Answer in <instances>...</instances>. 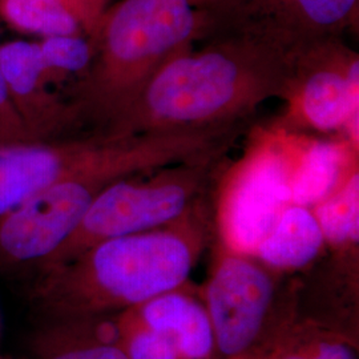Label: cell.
<instances>
[{"label":"cell","mask_w":359,"mask_h":359,"mask_svg":"<svg viewBox=\"0 0 359 359\" xmlns=\"http://www.w3.org/2000/svg\"><path fill=\"white\" fill-rule=\"evenodd\" d=\"M252 87L248 68L231 53L203 52L160 69L142 90V108L163 123H203L237 109Z\"/></svg>","instance_id":"4"},{"label":"cell","mask_w":359,"mask_h":359,"mask_svg":"<svg viewBox=\"0 0 359 359\" xmlns=\"http://www.w3.org/2000/svg\"><path fill=\"white\" fill-rule=\"evenodd\" d=\"M196 27L191 0H123L105 11L90 38V107L115 118L133 96L144 68L182 46Z\"/></svg>","instance_id":"2"},{"label":"cell","mask_w":359,"mask_h":359,"mask_svg":"<svg viewBox=\"0 0 359 359\" xmlns=\"http://www.w3.org/2000/svg\"><path fill=\"white\" fill-rule=\"evenodd\" d=\"M121 144L118 136L0 144V216L53 184L108 160Z\"/></svg>","instance_id":"7"},{"label":"cell","mask_w":359,"mask_h":359,"mask_svg":"<svg viewBox=\"0 0 359 359\" xmlns=\"http://www.w3.org/2000/svg\"><path fill=\"white\" fill-rule=\"evenodd\" d=\"M213 13L266 48L302 47L333 38L354 20L358 0H209Z\"/></svg>","instance_id":"6"},{"label":"cell","mask_w":359,"mask_h":359,"mask_svg":"<svg viewBox=\"0 0 359 359\" xmlns=\"http://www.w3.org/2000/svg\"><path fill=\"white\" fill-rule=\"evenodd\" d=\"M197 249L173 231L117 237L40 269L32 301L47 320H97L137 308L179 289L191 274Z\"/></svg>","instance_id":"1"},{"label":"cell","mask_w":359,"mask_h":359,"mask_svg":"<svg viewBox=\"0 0 359 359\" xmlns=\"http://www.w3.org/2000/svg\"><path fill=\"white\" fill-rule=\"evenodd\" d=\"M314 216L325 240L335 245L358 243V173L347 180L345 187L320 203Z\"/></svg>","instance_id":"17"},{"label":"cell","mask_w":359,"mask_h":359,"mask_svg":"<svg viewBox=\"0 0 359 359\" xmlns=\"http://www.w3.org/2000/svg\"><path fill=\"white\" fill-rule=\"evenodd\" d=\"M280 359H357V357L344 342L326 341L318 344L313 351L287 354Z\"/></svg>","instance_id":"21"},{"label":"cell","mask_w":359,"mask_h":359,"mask_svg":"<svg viewBox=\"0 0 359 359\" xmlns=\"http://www.w3.org/2000/svg\"><path fill=\"white\" fill-rule=\"evenodd\" d=\"M107 0H0V19L13 29L41 38L92 35Z\"/></svg>","instance_id":"12"},{"label":"cell","mask_w":359,"mask_h":359,"mask_svg":"<svg viewBox=\"0 0 359 359\" xmlns=\"http://www.w3.org/2000/svg\"><path fill=\"white\" fill-rule=\"evenodd\" d=\"M124 313L169 338L181 359H209L216 348L213 326L205 306L179 289L154 297Z\"/></svg>","instance_id":"11"},{"label":"cell","mask_w":359,"mask_h":359,"mask_svg":"<svg viewBox=\"0 0 359 359\" xmlns=\"http://www.w3.org/2000/svg\"><path fill=\"white\" fill-rule=\"evenodd\" d=\"M0 359H8V358H1V357H0Z\"/></svg>","instance_id":"23"},{"label":"cell","mask_w":359,"mask_h":359,"mask_svg":"<svg viewBox=\"0 0 359 359\" xmlns=\"http://www.w3.org/2000/svg\"><path fill=\"white\" fill-rule=\"evenodd\" d=\"M142 144L129 142L115 156L83 169L0 216V266L40 265L65 243L107 185L147 164Z\"/></svg>","instance_id":"3"},{"label":"cell","mask_w":359,"mask_h":359,"mask_svg":"<svg viewBox=\"0 0 359 359\" xmlns=\"http://www.w3.org/2000/svg\"><path fill=\"white\" fill-rule=\"evenodd\" d=\"M271 299L273 283L265 270L241 256L221 261L206 286L205 308L224 355H238L255 344Z\"/></svg>","instance_id":"8"},{"label":"cell","mask_w":359,"mask_h":359,"mask_svg":"<svg viewBox=\"0 0 359 359\" xmlns=\"http://www.w3.org/2000/svg\"><path fill=\"white\" fill-rule=\"evenodd\" d=\"M13 142H16V140H13V137H11L8 133H6L3 129H0V144Z\"/></svg>","instance_id":"22"},{"label":"cell","mask_w":359,"mask_h":359,"mask_svg":"<svg viewBox=\"0 0 359 359\" xmlns=\"http://www.w3.org/2000/svg\"><path fill=\"white\" fill-rule=\"evenodd\" d=\"M96 320H47L34 334L31 350L35 359H129L115 339L103 338Z\"/></svg>","instance_id":"13"},{"label":"cell","mask_w":359,"mask_h":359,"mask_svg":"<svg viewBox=\"0 0 359 359\" xmlns=\"http://www.w3.org/2000/svg\"><path fill=\"white\" fill-rule=\"evenodd\" d=\"M290 180L283 160L274 154H264L245 169L224 210V231L231 249L256 255L290 204Z\"/></svg>","instance_id":"9"},{"label":"cell","mask_w":359,"mask_h":359,"mask_svg":"<svg viewBox=\"0 0 359 359\" xmlns=\"http://www.w3.org/2000/svg\"><path fill=\"white\" fill-rule=\"evenodd\" d=\"M0 68L15 112L34 142L56 140L74 121L75 111L50 88L52 79L38 41L13 40L0 44Z\"/></svg>","instance_id":"10"},{"label":"cell","mask_w":359,"mask_h":359,"mask_svg":"<svg viewBox=\"0 0 359 359\" xmlns=\"http://www.w3.org/2000/svg\"><path fill=\"white\" fill-rule=\"evenodd\" d=\"M116 334L129 359H181L169 338L145 327L127 313H121Z\"/></svg>","instance_id":"19"},{"label":"cell","mask_w":359,"mask_h":359,"mask_svg":"<svg viewBox=\"0 0 359 359\" xmlns=\"http://www.w3.org/2000/svg\"><path fill=\"white\" fill-rule=\"evenodd\" d=\"M194 185L175 177L148 184L123 179L107 185L92 201L76 229L39 269L65 264L107 240L151 231L181 217Z\"/></svg>","instance_id":"5"},{"label":"cell","mask_w":359,"mask_h":359,"mask_svg":"<svg viewBox=\"0 0 359 359\" xmlns=\"http://www.w3.org/2000/svg\"><path fill=\"white\" fill-rule=\"evenodd\" d=\"M344 154L332 142H318L304 156L290 180V204L310 206L327 198L339 182Z\"/></svg>","instance_id":"16"},{"label":"cell","mask_w":359,"mask_h":359,"mask_svg":"<svg viewBox=\"0 0 359 359\" xmlns=\"http://www.w3.org/2000/svg\"><path fill=\"white\" fill-rule=\"evenodd\" d=\"M323 234L308 208L287 206L256 255L270 266L297 269L311 262L321 250Z\"/></svg>","instance_id":"14"},{"label":"cell","mask_w":359,"mask_h":359,"mask_svg":"<svg viewBox=\"0 0 359 359\" xmlns=\"http://www.w3.org/2000/svg\"><path fill=\"white\" fill-rule=\"evenodd\" d=\"M39 52L52 81L68 74L84 71L93 60L90 39L81 35L48 36L38 41Z\"/></svg>","instance_id":"18"},{"label":"cell","mask_w":359,"mask_h":359,"mask_svg":"<svg viewBox=\"0 0 359 359\" xmlns=\"http://www.w3.org/2000/svg\"><path fill=\"white\" fill-rule=\"evenodd\" d=\"M358 62L346 77L321 71L310 76L302 95L304 112L317 128L333 129L358 118Z\"/></svg>","instance_id":"15"},{"label":"cell","mask_w":359,"mask_h":359,"mask_svg":"<svg viewBox=\"0 0 359 359\" xmlns=\"http://www.w3.org/2000/svg\"><path fill=\"white\" fill-rule=\"evenodd\" d=\"M0 129L8 133L16 142H34L27 133L23 123L13 109L11 100L8 97V92L6 87V81L0 68Z\"/></svg>","instance_id":"20"}]
</instances>
